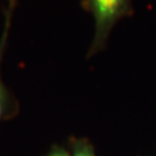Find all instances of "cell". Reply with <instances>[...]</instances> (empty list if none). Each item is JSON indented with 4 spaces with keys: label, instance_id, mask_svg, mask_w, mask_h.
Returning a JSON list of instances; mask_svg holds the SVG:
<instances>
[{
    "label": "cell",
    "instance_id": "1",
    "mask_svg": "<svg viewBox=\"0 0 156 156\" xmlns=\"http://www.w3.org/2000/svg\"><path fill=\"white\" fill-rule=\"evenodd\" d=\"M84 8L94 17V38L90 55L102 49L116 23L133 13L132 0H84Z\"/></svg>",
    "mask_w": 156,
    "mask_h": 156
},
{
    "label": "cell",
    "instance_id": "2",
    "mask_svg": "<svg viewBox=\"0 0 156 156\" xmlns=\"http://www.w3.org/2000/svg\"><path fill=\"white\" fill-rule=\"evenodd\" d=\"M15 1L16 0H8V8H7L5 14V24H4V30H2L1 37H0V66H1V62H2V57H4L6 45H7V39H8L9 28H11L12 26V15H13V11H14ZM7 101H8V98H7V91H6L4 83H2L1 74H0V119H1L4 112H5Z\"/></svg>",
    "mask_w": 156,
    "mask_h": 156
},
{
    "label": "cell",
    "instance_id": "3",
    "mask_svg": "<svg viewBox=\"0 0 156 156\" xmlns=\"http://www.w3.org/2000/svg\"><path fill=\"white\" fill-rule=\"evenodd\" d=\"M73 156H94V154H93V151H91L89 147L82 146V147L75 148V151H74Z\"/></svg>",
    "mask_w": 156,
    "mask_h": 156
},
{
    "label": "cell",
    "instance_id": "4",
    "mask_svg": "<svg viewBox=\"0 0 156 156\" xmlns=\"http://www.w3.org/2000/svg\"><path fill=\"white\" fill-rule=\"evenodd\" d=\"M51 156H68V155H66V154L62 153V151H57V153H53Z\"/></svg>",
    "mask_w": 156,
    "mask_h": 156
}]
</instances>
